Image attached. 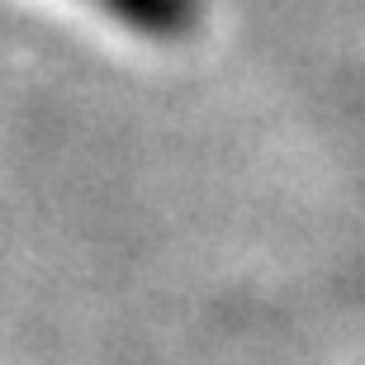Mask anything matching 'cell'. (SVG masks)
I'll return each mask as SVG.
<instances>
[{"mask_svg":"<svg viewBox=\"0 0 365 365\" xmlns=\"http://www.w3.org/2000/svg\"><path fill=\"white\" fill-rule=\"evenodd\" d=\"M91 5L105 10L109 19H119L123 29L157 43L190 38L200 29V10H204V0H91Z\"/></svg>","mask_w":365,"mask_h":365,"instance_id":"6da1fadb","label":"cell"}]
</instances>
